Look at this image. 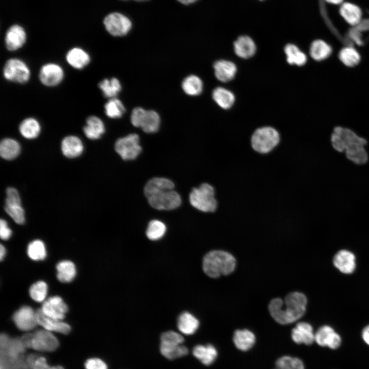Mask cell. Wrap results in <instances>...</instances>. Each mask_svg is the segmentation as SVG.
<instances>
[{"label":"cell","mask_w":369,"mask_h":369,"mask_svg":"<svg viewBox=\"0 0 369 369\" xmlns=\"http://www.w3.org/2000/svg\"><path fill=\"white\" fill-rule=\"evenodd\" d=\"M174 183L164 177H154L149 180L144 193L150 205L159 210H171L181 204V197L174 190Z\"/></svg>","instance_id":"1"},{"label":"cell","mask_w":369,"mask_h":369,"mask_svg":"<svg viewBox=\"0 0 369 369\" xmlns=\"http://www.w3.org/2000/svg\"><path fill=\"white\" fill-rule=\"evenodd\" d=\"M307 298L304 294L294 292L288 294L284 300L277 298L269 304L272 318L281 324H288L301 318L305 314Z\"/></svg>","instance_id":"2"},{"label":"cell","mask_w":369,"mask_h":369,"mask_svg":"<svg viewBox=\"0 0 369 369\" xmlns=\"http://www.w3.org/2000/svg\"><path fill=\"white\" fill-rule=\"evenodd\" d=\"M236 267V259L230 253L222 250H214L205 255L202 269L211 278H217L232 273Z\"/></svg>","instance_id":"3"},{"label":"cell","mask_w":369,"mask_h":369,"mask_svg":"<svg viewBox=\"0 0 369 369\" xmlns=\"http://www.w3.org/2000/svg\"><path fill=\"white\" fill-rule=\"evenodd\" d=\"M189 200L194 208L203 213H214L218 207L215 188L208 182L193 188L190 193Z\"/></svg>","instance_id":"4"},{"label":"cell","mask_w":369,"mask_h":369,"mask_svg":"<svg viewBox=\"0 0 369 369\" xmlns=\"http://www.w3.org/2000/svg\"><path fill=\"white\" fill-rule=\"evenodd\" d=\"M281 137L275 128L265 126L256 129L250 138L251 146L256 152L266 154L273 151L279 144Z\"/></svg>","instance_id":"5"},{"label":"cell","mask_w":369,"mask_h":369,"mask_svg":"<svg viewBox=\"0 0 369 369\" xmlns=\"http://www.w3.org/2000/svg\"><path fill=\"white\" fill-rule=\"evenodd\" d=\"M21 339L27 348L36 351L51 352L55 351L59 343L53 334L45 329L24 334Z\"/></svg>","instance_id":"6"},{"label":"cell","mask_w":369,"mask_h":369,"mask_svg":"<svg viewBox=\"0 0 369 369\" xmlns=\"http://www.w3.org/2000/svg\"><path fill=\"white\" fill-rule=\"evenodd\" d=\"M365 144L359 139L351 141L335 138L332 140L336 151L344 152L347 159L359 165L366 163L368 160V153L364 147Z\"/></svg>","instance_id":"7"},{"label":"cell","mask_w":369,"mask_h":369,"mask_svg":"<svg viewBox=\"0 0 369 369\" xmlns=\"http://www.w3.org/2000/svg\"><path fill=\"white\" fill-rule=\"evenodd\" d=\"M4 78L7 81L20 84L27 83L31 77L29 67L22 59L13 57L8 59L3 69Z\"/></svg>","instance_id":"8"},{"label":"cell","mask_w":369,"mask_h":369,"mask_svg":"<svg viewBox=\"0 0 369 369\" xmlns=\"http://www.w3.org/2000/svg\"><path fill=\"white\" fill-rule=\"evenodd\" d=\"M132 124L142 129L148 133L158 131L160 119L159 114L154 110H146L141 107L134 108L131 114Z\"/></svg>","instance_id":"9"},{"label":"cell","mask_w":369,"mask_h":369,"mask_svg":"<svg viewBox=\"0 0 369 369\" xmlns=\"http://www.w3.org/2000/svg\"><path fill=\"white\" fill-rule=\"evenodd\" d=\"M115 150L124 160L135 159L141 151L138 135L130 134L118 139L115 144Z\"/></svg>","instance_id":"10"},{"label":"cell","mask_w":369,"mask_h":369,"mask_svg":"<svg viewBox=\"0 0 369 369\" xmlns=\"http://www.w3.org/2000/svg\"><path fill=\"white\" fill-rule=\"evenodd\" d=\"M107 31L112 36H122L128 33L132 28L130 19L124 14L114 12L108 15L104 20Z\"/></svg>","instance_id":"11"},{"label":"cell","mask_w":369,"mask_h":369,"mask_svg":"<svg viewBox=\"0 0 369 369\" xmlns=\"http://www.w3.org/2000/svg\"><path fill=\"white\" fill-rule=\"evenodd\" d=\"M65 77L63 67L55 63H48L39 69L38 77L40 82L45 86L53 87L59 85Z\"/></svg>","instance_id":"12"},{"label":"cell","mask_w":369,"mask_h":369,"mask_svg":"<svg viewBox=\"0 0 369 369\" xmlns=\"http://www.w3.org/2000/svg\"><path fill=\"white\" fill-rule=\"evenodd\" d=\"M13 320L19 330L25 332L33 330L38 325L36 311L27 305L21 307L14 313Z\"/></svg>","instance_id":"13"},{"label":"cell","mask_w":369,"mask_h":369,"mask_svg":"<svg viewBox=\"0 0 369 369\" xmlns=\"http://www.w3.org/2000/svg\"><path fill=\"white\" fill-rule=\"evenodd\" d=\"M315 341L320 346L335 350L340 346L341 338L332 326L324 325L315 333Z\"/></svg>","instance_id":"14"},{"label":"cell","mask_w":369,"mask_h":369,"mask_svg":"<svg viewBox=\"0 0 369 369\" xmlns=\"http://www.w3.org/2000/svg\"><path fill=\"white\" fill-rule=\"evenodd\" d=\"M41 310L46 316L62 320L65 317L68 307L60 297L54 296L44 301Z\"/></svg>","instance_id":"15"},{"label":"cell","mask_w":369,"mask_h":369,"mask_svg":"<svg viewBox=\"0 0 369 369\" xmlns=\"http://www.w3.org/2000/svg\"><path fill=\"white\" fill-rule=\"evenodd\" d=\"M334 266L341 273L351 274L356 268V256L351 251L341 250L338 251L333 259Z\"/></svg>","instance_id":"16"},{"label":"cell","mask_w":369,"mask_h":369,"mask_svg":"<svg viewBox=\"0 0 369 369\" xmlns=\"http://www.w3.org/2000/svg\"><path fill=\"white\" fill-rule=\"evenodd\" d=\"M26 38V33L23 28L17 25H13L8 29L6 33V47L10 51H17L24 45Z\"/></svg>","instance_id":"17"},{"label":"cell","mask_w":369,"mask_h":369,"mask_svg":"<svg viewBox=\"0 0 369 369\" xmlns=\"http://www.w3.org/2000/svg\"><path fill=\"white\" fill-rule=\"evenodd\" d=\"M36 312L38 324L44 329L65 335L70 333L71 327L68 323L46 316L41 309L37 310Z\"/></svg>","instance_id":"18"},{"label":"cell","mask_w":369,"mask_h":369,"mask_svg":"<svg viewBox=\"0 0 369 369\" xmlns=\"http://www.w3.org/2000/svg\"><path fill=\"white\" fill-rule=\"evenodd\" d=\"M66 60L73 68L81 70L90 64L91 56L84 49L80 47H73L67 52Z\"/></svg>","instance_id":"19"},{"label":"cell","mask_w":369,"mask_h":369,"mask_svg":"<svg viewBox=\"0 0 369 369\" xmlns=\"http://www.w3.org/2000/svg\"><path fill=\"white\" fill-rule=\"evenodd\" d=\"M292 340L297 344L311 345L315 341V333L312 326L309 323L301 322L292 330Z\"/></svg>","instance_id":"20"},{"label":"cell","mask_w":369,"mask_h":369,"mask_svg":"<svg viewBox=\"0 0 369 369\" xmlns=\"http://www.w3.org/2000/svg\"><path fill=\"white\" fill-rule=\"evenodd\" d=\"M61 149L66 157L72 158L81 154L84 150V145L78 137L69 135L62 140Z\"/></svg>","instance_id":"21"},{"label":"cell","mask_w":369,"mask_h":369,"mask_svg":"<svg viewBox=\"0 0 369 369\" xmlns=\"http://www.w3.org/2000/svg\"><path fill=\"white\" fill-rule=\"evenodd\" d=\"M213 67L216 77L222 82H228L233 79L237 72L235 64L226 60L216 61Z\"/></svg>","instance_id":"22"},{"label":"cell","mask_w":369,"mask_h":369,"mask_svg":"<svg viewBox=\"0 0 369 369\" xmlns=\"http://www.w3.org/2000/svg\"><path fill=\"white\" fill-rule=\"evenodd\" d=\"M83 131L88 138L98 139L105 133V126L101 118L95 115H90L86 119Z\"/></svg>","instance_id":"23"},{"label":"cell","mask_w":369,"mask_h":369,"mask_svg":"<svg viewBox=\"0 0 369 369\" xmlns=\"http://www.w3.org/2000/svg\"><path fill=\"white\" fill-rule=\"evenodd\" d=\"M234 50L238 56L248 58L255 54L256 47L255 42L250 36L241 35L234 42Z\"/></svg>","instance_id":"24"},{"label":"cell","mask_w":369,"mask_h":369,"mask_svg":"<svg viewBox=\"0 0 369 369\" xmlns=\"http://www.w3.org/2000/svg\"><path fill=\"white\" fill-rule=\"evenodd\" d=\"M194 357L205 365L212 364L216 359L218 352L212 344H198L195 345L192 351Z\"/></svg>","instance_id":"25"},{"label":"cell","mask_w":369,"mask_h":369,"mask_svg":"<svg viewBox=\"0 0 369 369\" xmlns=\"http://www.w3.org/2000/svg\"><path fill=\"white\" fill-rule=\"evenodd\" d=\"M18 130L20 134L28 139L36 138L41 131V125L39 121L33 117L23 119L19 124Z\"/></svg>","instance_id":"26"},{"label":"cell","mask_w":369,"mask_h":369,"mask_svg":"<svg viewBox=\"0 0 369 369\" xmlns=\"http://www.w3.org/2000/svg\"><path fill=\"white\" fill-rule=\"evenodd\" d=\"M199 325L198 320L188 312L182 313L177 319V327L179 331L186 335H191L195 333Z\"/></svg>","instance_id":"27"},{"label":"cell","mask_w":369,"mask_h":369,"mask_svg":"<svg viewBox=\"0 0 369 369\" xmlns=\"http://www.w3.org/2000/svg\"><path fill=\"white\" fill-rule=\"evenodd\" d=\"M255 335L248 330H236L234 334L233 342L236 347L243 351L250 349L255 342Z\"/></svg>","instance_id":"28"},{"label":"cell","mask_w":369,"mask_h":369,"mask_svg":"<svg viewBox=\"0 0 369 369\" xmlns=\"http://www.w3.org/2000/svg\"><path fill=\"white\" fill-rule=\"evenodd\" d=\"M20 149L19 144L14 139L5 138L1 141L0 155L5 159L15 158L19 154Z\"/></svg>","instance_id":"29"},{"label":"cell","mask_w":369,"mask_h":369,"mask_svg":"<svg viewBox=\"0 0 369 369\" xmlns=\"http://www.w3.org/2000/svg\"><path fill=\"white\" fill-rule=\"evenodd\" d=\"M57 277L61 282L68 283L73 280L76 272L74 264L70 260H63L56 265Z\"/></svg>","instance_id":"30"},{"label":"cell","mask_w":369,"mask_h":369,"mask_svg":"<svg viewBox=\"0 0 369 369\" xmlns=\"http://www.w3.org/2000/svg\"><path fill=\"white\" fill-rule=\"evenodd\" d=\"M98 86L103 95L109 99L116 97L121 90V84L115 77L105 78L98 83Z\"/></svg>","instance_id":"31"},{"label":"cell","mask_w":369,"mask_h":369,"mask_svg":"<svg viewBox=\"0 0 369 369\" xmlns=\"http://www.w3.org/2000/svg\"><path fill=\"white\" fill-rule=\"evenodd\" d=\"M212 96L217 104L224 109L230 108L235 101L233 93L222 87L215 88L213 91Z\"/></svg>","instance_id":"32"},{"label":"cell","mask_w":369,"mask_h":369,"mask_svg":"<svg viewBox=\"0 0 369 369\" xmlns=\"http://www.w3.org/2000/svg\"><path fill=\"white\" fill-rule=\"evenodd\" d=\"M287 62L290 65L303 66L306 62V56L295 45L287 44L284 48Z\"/></svg>","instance_id":"33"},{"label":"cell","mask_w":369,"mask_h":369,"mask_svg":"<svg viewBox=\"0 0 369 369\" xmlns=\"http://www.w3.org/2000/svg\"><path fill=\"white\" fill-rule=\"evenodd\" d=\"M181 87L183 91L188 95L196 96L200 94L203 89L201 79L194 75L186 77L182 82Z\"/></svg>","instance_id":"34"},{"label":"cell","mask_w":369,"mask_h":369,"mask_svg":"<svg viewBox=\"0 0 369 369\" xmlns=\"http://www.w3.org/2000/svg\"><path fill=\"white\" fill-rule=\"evenodd\" d=\"M340 13L345 20L351 25L359 23L361 17L360 8L356 5L348 3L342 5Z\"/></svg>","instance_id":"35"},{"label":"cell","mask_w":369,"mask_h":369,"mask_svg":"<svg viewBox=\"0 0 369 369\" xmlns=\"http://www.w3.org/2000/svg\"><path fill=\"white\" fill-rule=\"evenodd\" d=\"M104 110L106 116L113 119L121 117L126 111L122 102L116 97L109 99L104 106Z\"/></svg>","instance_id":"36"},{"label":"cell","mask_w":369,"mask_h":369,"mask_svg":"<svg viewBox=\"0 0 369 369\" xmlns=\"http://www.w3.org/2000/svg\"><path fill=\"white\" fill-rule=\"evenodd\" d=\"M331 47L321 40L313 42L310 48V55L316 60H321L328 57L331 54Z\"/></svg>","instance_id":"37"},{"label":"cell","mask_w":369,"mask_h":369,"mask_svg":"<svg viewBox=\"0 0 369 369\" xmlns=\"http://www.w3.org/2000/svg\"><path fill=\"white\" fill-rule=\"evenodd\" d=\"M159 350L161 354L169 360L181 358L189 353L188 348L183 344L172 346L160 345Z\"/></svg>","instance_id":"38"},{"label":"cell","mask_w":369,"mask_h":369,"mask_svg":"<svg viewBox=\"0 0 369 369\" xmlns=\"http://www.w3.org/2000/svg\"><path fill=\"white\" fill-rule=\"evenodd\" d=\"M27 254L33 260H44L47 255L44 242L40 240L31 241L28 245Z\"/></svg>","instance_id":"39"},{"label":"cell","mask_w":369,"mask_h":369,"mask_svg":"<svg viewBox=\"0 0 369 369\" xmlns=\"http://www.w3.org/2000/svg\"><path fill=\"white\" fill-rule=\"evenodd\" d=\"M166 231V227L162 222L158 220H153L148 224L146 235L149 239L156 240L162 238Z\"/></svg>","instance_id":"40"},{"label":"cell","mask_w":369,"mask_h":369,"mask_svg":"<svg viewBox=\"0 0 369 369\" xmlns=\"http://www.w3.org/2000/svg\"><path fill=\"white\" fill-rule=\"evenodd\" d=\"M278 369H304L303 362L299 358L289 356L279 358L276 362Z\"/></svg>","instance_id":"41"},{"label":"cell","mask_w":369,"mask_h":369,"mask_svg":"<svg viewBox=\"0 0 369 369\" xmlns=\"http://www.w3.org/2000/svg\"><path fill=\"white\" fill-rule=\"evenodd\" d=\"M341 61L346 66H356L360 61V56L356 49L352 47L342 49L339 53Z\"/></svg>","instance_id":"42"},{"label":"cell","mask_w":369,"mask_h":369,"mask_svg":"<svg viewBox=\"0 0 369 369\" xmlns=\"http://www.w3.org/2000/svg\"><path fill=\"white\" fill-rule=\"evenodd\" d=\"M48 291V286L43 281H38L33 283L29 289V294L34 301L41 302L45 301Z\"/></svg>","instance_id":"43"},{"label":"cell","mask_w":369,"mask_h":369,"mask_svg":"<svg viewBox=\"0 0 369 369\" xmlns=\"http://www.w3.org/2000/svg\"><path fill=\"white\" fill-rule=\"evenodd\" d=\"M5 210L16 223L18 224L24 223L25 211L21 204H6Z\"/></svg>","instance_id":"44"},{"label":"cell","mask_w":369,"mask_h":369,"mask_svg":"<svg viewBox=\"0 0 369 369\" xmlns=\"http://www.w3.org/2000/svg\"><path fill=\"white\" fill-rule=\"evenodd\" d=\"M160 345L172 346L182 344L184 338L180 334L173 331L163 333L160 336Z\"/></svg>","instance_id":"45"},{"label":"cell","mask_w":369,"mask_h":369,"mask_svg":"<svg viewBox=\"0 0 369 369\" xmlns=\"http://www.w3.org/2000/svg\"><path fill=\"white\" fill-rule=\"evenodd\" d=\"M85 369H108L107 363L102 359L97 358H90L84 363Z\"/></svg>","instance_id":"46"},{"label":"cell","mask_w":369,"mask_h":369,"mask_svg":"<svg viewBox=\"0 0 369 369\" xmlns=\"http://www.w3.org/2000/svg\"><path fill=\"white\" fill-rule=\"evenodd\" d=\"M21 204L19 193L14 188L9 187L6 190V204Z\"/></svg>","instance_id":"47"},{"label":"cell","mask_w":369,"mask_h":369,"mask_svg":"<svg viewBox=\"0 0 369 369\" xmlns=\"http://www.w3.org/2000/svg\"><path fill=\"white\" fill-rule=\"evenodd\" d=\"M31 369H65L61 365L50 366L46 359L43 356H38Z\"/></svg>","instance_id":"48"},{"label":"cell","mask_w":369,"mask_h":369,"mask_svg":"<svg viewBox=\"0 0 369 369\" xmlns=\"http://www.w3.org/2000/svg\"><path fill=\"white\" fill-rule=\"evenodd\" d=\"M12 235V231L8 227L6 221L1 219L0 220V236L4 240H8Z\"/></svg>","instance_id":"49"},{"label":"cell","mask_w":369,"mask_h":369,"mask_svg":"<svg viewBox=\"0 0 369 369\" xmlns=\"http://www.w3.org/2000/svg\"><path fill=\"white\" fill-rule=\"evenodd\" d=\"M361 337L364 342L369 346V324L362 330Z\"/></svg>","instance_id":"50"},{"label":"cell","mask_w":369,"mask_h":369,"mask_svg":"<svg viewBox=\"0 0 369 369\" xmlns=\"http://www.w3.org/2000/svg\"><path fill=\"white\" fill-rule=\"evenodd\" d=\"M6 254V249L2 244L0 245V259L1 261L3 260Z\"/></svg>","instance_id":"51"},{"label":"cell","mask_w":369,"mask_h":369,"mask_svg":"<svg viewBox=\"0 0 369 369\" xmlns=\"http://www.w3.org/2000/svg\"><path fill=\"white\" fill-rule=\"evenodd\" d=\"M179 3L183 5H190L196 2L198 0H177Z\"/></svg>","instance_id":"52"},{"label":"cell","mask_w":369,"mask_h":369,"mask_svg":"<svg viewBox=\"0 0 369 369\" xmlns=\"http://www.w3.org/2000/svg\"><path fill=\"white\" fill-rule=\"evenodd\" d=\"M329 3L335 4H338L341 3L343 0H325Z\"/></svg>","instance_id":"53"},{"label":"cell","mask_w":369,"mask_h":369,"mask_svg":"<svg viewBox=\"0 0 369 369\" xmlns=\"http://www.w3.org/2000/svg\"><path fill=\"white\" fill-rule=\"evenodd\" d=\"M124 1H128V0H124ZM134 1H138V2H145V1H147L149 0H134Z\"/></svg>","instance_id":"54"},{"label":"cell","mask_w":369,"mask_h":369,"mask_svg":"<svg viewBox=\"0 0 369 369\" xmlns=\"http://www.w3.org/2000/svg\"><path fill=\"white\" fill-rule=\"evenodd\" d=\"M259 1H264V0H259Z\"/></svg>","instance_id":"55"},{"label":"cell","mask_w":369,"mask_h":369,"mask_svg":"<svg viewBox=\"0 0 369 369\" xmlns=\"http://www.w3.org/2000/svg\"><path fill=\"white\" fill-rule=\"evenodd\" d=\"M276 369H278V368H276Z\"/></svg>","instance_id":"56"}]
</instances>
